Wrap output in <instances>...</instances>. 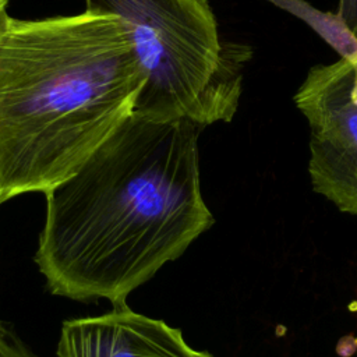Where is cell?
<instances>
[{"mask_svg": "<svg viewBox=\"0 0 357 357\" xmlns=\"http://www.w3.org/2000/svg\"><path fill=\"white\" fill-rule=\"evenodd\" d=\"M202 128L132 113L45 194L35 262L54 296L127 304L213 225L199 181Z\"/></svg>", "mask_w": 357, "mask_h": 357, "instance_id": "obj_1", "label": "cell"}, {"mask_svg": "<svg viewBox=\"0 0 357 357\" xmlns=\"http://www.w3.org/2000/svg\"><path fill=\"white\" fill-rule=\"evenodd\" d=\"M145 84L112 14L10 18L0 38V195L73 174L134 112Z\"/></svg>", "mask_w": 357, "mask_h": 357, "instance_id": "obj_2", "label": "cell"}, {"mask_svg": "<svg viewBox=\"0 0 357 357\" xmlns=\"http://www.w3.org/2000/svg\"><path fill=\"white\" fill-rule=\"evenodd\" d=\"M85 10L116 15L131 39L145 77L134 114L231 121L251 49L222 40L208 0H85Z\"/></svg>", "mask_w": 357, "mask_h": 357, "instance_id": "obj_3", "label": "cell"}, {"mask_svg": "<svg viewBox=\"0 0 357 357\" xmlns=\"http://www.w3.org/2000/svg\"><path fill=\"white\" fill-rule=\"evenodd\" d=\"M310 127L308 173L315 192L357 216V70L340 57L312 67L294 95Z\"/></svg>", "mask_w": 357, "mask_h": 357, "instance_id": "obj_4", "label": "cell"}, {"mask_svg": "<svg viewBox=\"0 0 357 357\" xmlns=\"http://www.w3.org/2000/svg\"><path fill=\"white\" fill-rule=\"evenodd\" d=\"M57 357H215L191 347L181 331L135 312L127 304L110 311L66 319Z\"/></svg>", "mask_w": 357, "mask_h": 357, "instance_id": "obj_5", "label": "cell"}, {"mask_svg": "<svg viewBox=\"0 0 357 357\" xmlns=\"http://www.w3.org/2000/svg\"><path fill=\"white\" fill-rule=\"evenodd\" d=\"M0 357H36L18 333L0 319Z\"/></svg>", "mask_w": 357, "mask_h": 357, "instance_id": "obj_6", "label": "cell"}, {"mask_svg": "<svg viewBox=\"0 0 357 357\" xmlns=\"http://www.w3.org/2000/svg\"><path fill=\"white\" fill-rule=\"evenodd\" d=\"M336 15L357 43V0H339Z\"/></svg>", "mask_w": 357, "mask_h": 357, "instance_id": "obj_7", "label": "cell"}, {"mask_svg": "<svg viewBox=\"0 0 357 357\" xmlns=\"http://www.w3.org/2000/svg\"><path fill=\"white\" fill-rule=\"evenodd\" d=\"M7 6H8V0H0V38L4 33V31H6L7 25H8V21L11 18L8 15Z\"/></svg>", "mask_w": 357, "mask_h": 357, "instance_id": "obj_8", "label": "cell"}, {"mask_svg": "<svg viewBox=\"0 0 357 357\" xmlns=\"http://www.w3.org/2000/svg\"><path fill=\"white\" fill-rule=\"evenodd\" d=\"M354 64H356V70H357V59L354 60Z\"/></svg>", "mask_w": 357, "mask_h": 357, "instance_id": "obj_9", "label": "cell"}, {"mask_svg": "<svg viewBox=\"0 0 357 357\" xmlns=\"http://www.w3.org/2000/svg\"><path fill=\"white\" fill-rule=\"evenodd\" d=\"M0 204H3V199H1V195H0Z\"/></svg>", "mask_w": 357, "mask_h": 357, "instance_id": "obj_10", "label": "cell"}]
</instances>
